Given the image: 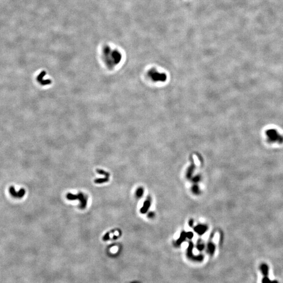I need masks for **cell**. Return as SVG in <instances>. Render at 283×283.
<instances>
[{
	"instance_id": "obj_1",
	"label": "cell",
	"mask_w": 283,
	"mask_h": 283,
	"mask_svg": "<svg viewBox=\"0 0 283 283\" xmlns=\"http://www.w3.org/2000/svg\"><path fill=\"white\" fill-rule=\"evenodd\" d=\"M104 62L110 68L114 67L119 64L122 59L120 52L110 47L107 46L103 50Z\"/></svg>"
},
{
	"instance_id": "obj_2",
	"label": "cell",
	"mask_w": 283,
	"mask_h": 283,
	"mask_svg": "<svg viewBox=\"0 0 283 283\" xmlns=\"http://www.w3.org/2000/svg\"><path fill=\"white\" fill-rule=\"evenodd\" d=\"M266 134L270 142L281 143L283 142V137L274 129L268 130L266 132Z\"/></svg>"
},
{
	"instance_id": "obj_3",
	"label": "cell",
	"mask_w": 283,
	"mask_h": 283,
	"mask_svg": "<svg viewBox=\"0 0 283 283\" xmlns=\"http://www.w3.org/2000/svg\"><path fill=\"white\" fill-rule=\"evenodd\" d=\"M148 76L154 81L164 82L167 80V76L164 73H160L155 69H152L148 72Z\"/></svg>"
},
{
	"instance_id": "obj_4",
	"label": "cell",
	"mask_w": 283,
	"mask_h": 283,
	"mask_svg": "<svg viewBox=\"0 0 283 283\" xmlns=\"http://www.w3.org/2000/svg\"><path fill=\"white\" fill-rule=\"evenodd\" d=\"M9 192L10 195L15 198H22L25 194V190L22 188L18 191H16L14 186H11L9 188Z\"/></svg>"
},
{
	"instance_id": "obj_5",
	"label": "cell",
	"mask_w": 283,
	"mask_h": 283,
	"mask_svg": "<svg viewBox=\"0 0 283 283\" xmlns=\"http://www.w3.org/2000/svg\"><path fill=\"white\" fill-rule=\"evenodd\" d=\"M78 200L80 202V208L84 209L86 207L87 204V199L86 197H84L82 193L80 192L78 194Z\"/></svg>"
},
{
	"instance_id": "obj_6",
	"label": "cell",
	"mask_w": 283,
	"mask_h": 283,
	"mask_svg": "<svg viewBox=\"0 0 283 283\" xmlns=\"http://www.w3.org/2000/svg\"><path fill=\"white\" fill-rule=\"evenodd\" d=\"M207 230V228L204 225H198L195 228V231L200 234H203Z\"/></svg>"
},
{
	"instance_id": "obj_7",
	"label": "cell",
	"mask_w": 283,
	"mask_h": 283,
	"mask_svg": "<svg viewBox=\"0 0 283 283\" xmlns=\"http://www.w3.org/2000/svg\"><path fill=\"white\" fill-rule=\"evenodd\" d=\"M149 205H150V202H149V201L147 200L145 201L143 207L141 209V212L142 213H146L148 209V208L149 207Z\"/></svg>"
},
{
	"instance_id": "obj_8",
	"label": "cell",
	"mask_w": 283,
	"mask_h": 283,
	"mask_svg": "<svg viewBox=\"0 0 283 283\" xmlns=\"http://www.w3.org/2000/svg\"><path fill=\"white\" fill-rule=\"evenodd\" d=\"M67 198L70 200H78V195H74L71 193H68L67 195Z\"/></svg>"
},
{
	"instance_id": "obj_9",
	"label": "cell",
	"mask_w": 283,
	"mask_h": 283,
	"mask_svg": "<svg viewBox=\"0 0 283 283\" xmlns=\"http://www.w3.org/2000/svg\"><path fill=\"white\" fill-rule=\"evenodd\" d=\"M109 177H107L106 178H98V179H96L94 180V183L95 184H102V183H104L105 182H107L109 181Z\"/></svg>"
},
{
	"instance_id": "obj_10",
	"label": "cell",
	"mask_w": 283,
	"mask_h": 283,
	"mask_svg": "<svg viewBox=\"0 0 283 283\" xmlns=\"http://www.w3.org/2000/svg\"><path fill=\"white\" fill-rule=\"evenodd\" d=\"M96 172H97V173H100V174L103 175H104V176H106V177H109V176H110V174H109V173H107V172H105V171H103V170H101V169H97V170H96Z\"/></svg>"
},
{
	"instance_id": "obj_11",
	"label": "cell",
	"mask_w": 283,
	"mask_h": 283,
	"mask_svg": "<svg viewBox=\"0 0 283 283\" xmlns=\"http://www.w3.org/2000/svg\"><path fill=\"white\" fill-rule=\"evenodd\" d=\"M215 246H214V245H213L212 243H210L209 244V245H208V250H209V252H210V253L212 254V253H213V252L215 251Z\"/></svg>"
},
{
	"instance_id": "obj_12",
	"label": "cell",
	"mask_w": 283,
	"mask_h": 283,
	"mask_svg": "<svg viewBox=\"0 0 283 283\" xmlns=\"http://www.w3.org/2000/svg\"><path fill=\"white\" fill-rule=\"evenodd\" d=\"M143 193V189L140 188L137 190L136 192V195L138 198H140L142 196Z\"/></svg>"
},
{
	"instance_id": "obj_13",
	"label": "cell",
	"mask_w": 283,
	"mask_h": 283,
	"mask_svg": "<svg viewBox=\"0 0 283 283\" xmlns=\"http://www.w3.org/2000/svg\"><path fill=\"white\" fill-rule=\"evenodd\" d=\"M110 233H107L106 234H105L104 236L103 237V241H108L109 239H110Z\"/></svg>"
},
{
	"instance_id": "obj_14",
	"label": "cell",
	"mask_w": 283,
	"mask_h": 283,
	"mask_svg": "<svg viewBox=\"0 0 283 283\" xmlns=\"http://www.w3.org/2000/svg\"><path fill=\"white\" fill-rule=\"evenodd\" d=\"M192 190L194 192V193H198L199 192V188L196 186H193V188H192Z\"/></svg>"
},
{
	"instance_id": "obj_15",
	"label": "cell",
	"mask_w": 283,
	"mask_h": 283,
	"mask_svg": "<svg viewBox=\"0 0 283 283\" xmlns=\"http://www.w3.org/2000/svg\"><path fill=\"white\" fill-rule=\"evenodd\" d=\"M187 236L189 238H191L193 236V234L192 232H188L187 233Z\"/></svg>"
},
{
	"instance_id": "obj_16",
	"label": "cell",
	"mask_w": 283,
	"mask_h": 283,
	"mask_svg": "<svg viewBox=\"0 0 283 283\" xmlns=\"http://www.w3.org/2000/svg\"><path fill=\"white\" fill-rule=\"evenodd\" d=\"M204 248V245L203 244H199L198 245V249L199 250H202Z\"/></svg>"
},
{
	"instance_id": "obj_17",
	"label": "cell",
	"mask_w": 283,
	"mask_h": 283,
	"mask_svg": "<svg viewBox=\"0 0 283 283\" xmlns=\"http://www.w3.org/2000/svg\"><path fill=\"white\" fill-rule=\"evenodd\" d=\"M218 238H219V236H218V234H217L216 235V236H215V237H214V241H215V242H217L218 241Z\"/></svg>"
},
{
	"instance_id": "obj_18",
	"label": "cell",
	"mask_w": 283,
	"mask_h": 283,
	"mask_svg": "<svg viewBox=\"0 0 283 283\" xmlns=\"http://www.w3.org/2000/svg\"><path fill=\"white\" fill-rule=\"evenodd\" d=\"M199 180V177H195V178H193V181H195V182L198 181Z\"/></svg>"
},
{
	"instance_id": "obj_19",
	"label": "cell",
	"mask_w": 283,
	"mask_h": 283,
	"mask_svg": "<svg viewBox=\"0 0 283 283\" xmlns=\"http://www.w3.org/2000/svg\"><path fill=\"white\" fill-rule=\"evenodd\" d=\"M148 216H149V217H153V216H154V214H153V213H152V212L149 213Z\"/></svg>"
},
{
	"instance_id": "obj_20",
	"label": "cell",
	"mask_w": 283,
	"mask_h": 283,
	"mask_svg": "<svg viewBox=\"0 0 283 283\" xmlns=\"http://www.w3.org/2000/svg\"><path fill=\"white\" fill-rule=\"evenodd\" d=\"M189 224H190L189 225H190V226H192V220L191 221V222H190V223H189Z\"/></svg>"
}]
</instances>
